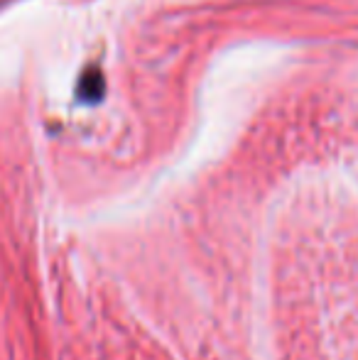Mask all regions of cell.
I'll use <instances>...</instances> for the list:
<instances>
[{
	"label": "cell",
	"mask_w": 358,
	"mask_h": 360,
	"mask_svg": "<svg viewBox=\"0 0 358 360\" xmlns=\"http://www.w3.org/2000/svg\"><path fill=\"white\" fill-rule=\"evenodd\" d=\"M77 94H79V101H84V103H98V101L103 98V74H101L98 69H89V72L79 79Z\"/></svg>",
	"instance_id": "cell-1"
}]
</instances>
